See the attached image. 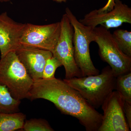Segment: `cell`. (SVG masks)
<instances>
[{"mask_svg": "<svg viewBox=\"0 0 131 131\" xmlns=\"http://www.w3.org/2000/svg\"><path fill=\"white\" fill-rule=\"evenodd\" d=\"M43 99L51 102L62 114L78 120L87 131H98L102 114L63 80L56 78L34 81L29 99Z\"/></svg>", "mask_w": 131, "mask_h": 131, "instance_id": "1", "label": "cell"}, {"mask_svg": "<svg viewBox=\"0 0 131 131\" xmlns=\"http://www.w3.org/2000/svg\"><path fill=\"white\" fill-rule=\"evenodd\" d=\"M116 78L108 66L98 74L63 80L77 90L92 106L97 108L115 90Z\"/></svg>", "mask_w": 131, "mask_h": 131, "instance_id": "2", "label": "cell"}, {"mask_svg": "<svg viewBox=\"0 0 131 131\" xmlns=\"http://www.w3.org/2000/svg\"><path fill=\"white\" fill-rule=\"evenodd\" d=\"M34 81L19 60L15 51L0 59V84L5 85L17 100L29 99Z\"/></svg>", "mask_w": 131, "mask_h": 131, "instance_id": "3", "label": "cell"}, {"mask_svg": "<svg viewBox=\"0 0 131 131\" xmlns=\"http://www.w3.org/2000/svg\"><path fill=\"white\" fill-rule=\"evenodd\" d=\"M65 12L74 29V57L82 76L98 74L100 71L94 65L90 52V45L94 42V28L81 23L69 8H66Z\"/></svg>", "mask_w": 131, "mask_h": 131, "instance_id": "4", "label": "cell"}, {"mask_svg": "<svg viewBox=\"0 0 131 131\" xmlns=\"http://www.w3.org/2000/svg\"><path fill=\"white\" fill-rule=\"evenodd\" d=\"M93 30L100 57L108 64L115 77L131 72V57L121 50L109 30L100 26Z\"/></svg>", "mask_w": 131, "mask_h": 131, "instance_id": "5", "label": "cell"}, {"mask_svg": "<svg viewBox=\"0 0 131 131\" xmlns=\"http://www.w3.org/2000/svg\"><path fill=\"white\" fill-rule=\"evenodd\" d=\"M60 23L61 33L56 48L52 52V56L57 58L64 67L65 79L82 77L74 57V29L66 14L63 15Z\"/></svg>", "mask_w": 131, "mask_h": 131, "instance_id": "6", "label": "cell"}, {"mask_svg": "<svg viewBox=\"0 0 131 131\" xmlns=\"http://www.w3.org/2000/svg\"><path fill=\"white\" fill-rule=\"evenodd\" d=\"M61 31L60 21L44 25L27 24L20 44L46 50L52 53L56 46Z\"/></svg>", "mask_w": 131, "mask_h": 131, "instance_id": "7", "label": "cell"}, {"mask_svg": "<svg viewBox=\"0 0 131 131\" xmlns=\"http://www.w3.org/2000/svg\"><path fill=\"white\" fill-rule=\"evenodd\" d=\"M123 96L117 91H113L102 105L103 112L98 131H130L125 116Z\"/></svg>", "mask_w": 131, "mask_h": 131, "instance_id": "8", "label": "cell"}, {"mask_svg": "<svg viewBox=\"0 0 131 131\" xmlns=\"http://www.w3.org/2000/svg\"><path fill=\"white\" fill-rule=\"evenodd\" d=\"M84 25L93 28L101 26L108 30L118 28L124 23L131 24V8L121 0H114L112 10L106 13H99L94 9L79 20Z\"/></svg>", "mask_w": 131, "mask_h": 131, "instance_id": "9", "label": "cell"}, {"mask_svg": "<svg viewBox=\"0 0 131 131\" xmlns=\"http://www.w3.org/2000/svg\"><path fill=\"white\" fill-rule=\"evenodd\" d=\"M26 24L18 23L8 15L6 12L0 14L1 58L8 52L15 51L20 46V41Z\"/></svg>", "mask_w": 131, "mask_h": 131, "instance_id": "10", "label": "cell"}, {"mask_svg": "<svg viewBox=\"0 0 131 131\" xmlns=\"http://www.w3.org/2000/svg\"><path fill=\"white\" fill-rule=\"evenodd\" d=\"M16 55L34 81L42 79L46 61L52 56L51 52L43 49L20 46Z\"/></svg>", "mask_w": 131, "mask_h": 131, "instance_id": "11", "label": "cell"}, {"mask_svg": "<svg viewBox=\"0 0 131 131\" xmlns=\"http://www.w3.org/2000/svg\"><path fill=\"white\" fill-rule=\"evenodd\" d=\"M26 115L23 113L0 112V131L22 130Z\"/></svg>", "mask_w": 131, "mask_h": 131, "instance_id": "12", "label": "cell"}, {"mask_svg": "<svg viewBox=\"0 0 131 131\" xmlns=\"http://www.w3.org/2000/svg\"><path fill=\"white\" fill-rule=\"evenodd\" d=\"M20 102L12 96L5 85L0 84V112H18Z\"/></svg>", "mask_w": 131, "mask_h": 131, "instance_id": "13", "label": "cell"}, {"mask_svg": "<svg viewBox=\"0 0 131 131\" xmlns=\"http://www.w3.org/2000/svg\"><path fill=\"white\" fill-rule=\"evenodd\" d=\"M112 35L121 50L131 57V32L118 29L114 31Z\"/></svg>", "mask_w": 131, "mask_h": 131, "instance_id": "14", "label": "cell"}, {"mask_svg": "<svg viewBox=\"0 0 131 131\" xmlns=\"http://www.w3.org/2000/svg\"><path fill=\"white\" fill-rule=\"evenodd\" d=\"M115 90L126 101L131 102V72L116 78Z\"/></svg>", "mask_w": 131, "mask_h": 131, "instance_id": "15", "label": "cell"}, {"mask_svg": "<svg viewBox=\"0 0 131 131\" xmlns=\"http://www.w3.org/2000/svg\"><path fill=\"white\" fill-rule=\"evenodd\" d=\"M23 130L25 131H53L49 122L42 118H32L25 120Z\"/></svg>", "mask_w": 131, "mask_h": 131, "instance_id": "16", "label": "cell"}, {"mask_svg": "<svg viewBox=\"0 0 131 131\" xmlns=\"http://www.w3.org/2000/svg\"><path fill=\"white\" fill-rule=\"evenodd\" d=\"M62 66L59 60L52 56L46 61L43 70L42 79L49 80L54 78L56 70Z\"/></svg>", "mask_w": 131, "mask_h": 131, "instance_id": "17", "label": "cell"}, {"mask_svg": "<svg viewBox=\"0 0 131 131\" xmlns=\"http://www.w3.org/2000/svg\"><path fill=\"white\" fill-rule=\"evenodd\" d=\"M125 116L130 129H131V102L125 101L124 105Z\"/></svg>", "mask_w": 131, "mask_h": 131, "instance_id": "18", "label": "cell"}, {"mask_svg": "<svg viewBox=\"0 0 131 131\" xmlns=\"http://www.w3.org/2000/svg\"><path fill=\"white\" fill-rule=\"evenodd\" d=\"M114 5V0H108L107 2L104 7L97 9L99 13H106L112 10Z\"/></svg>", "mask_w": 131, "mask_h": 131, "instance_id": "19", "label": "cell"}, {"mask_svg": "<svg viewBox=\"0 0 131 131\" xmlns=\"http://www.w3.org/2000/svg\"><path fill=\"white\" fill-rule=\"evenodd\" d=\"M53 1L56 2L61 3L62 2H66L69 0H52Z\"/></svg>", "mask_w": 131, "mask_h": 131, "instance_id": "20", "label": "cell"}, {"mask_svg": "<svg viewBox=\"0 0 131 131\" xmlns=\"http://www.w3.org/2000/svg\"><path fill=\"white\" fill-rule=\"evenodd\" d=\"M10 1V0H0L1 2H7Z\"/></svg>", "mask_w": 131, "mask_h": 131, "instance_id": "21", "label": "cell"}]
</instances>
